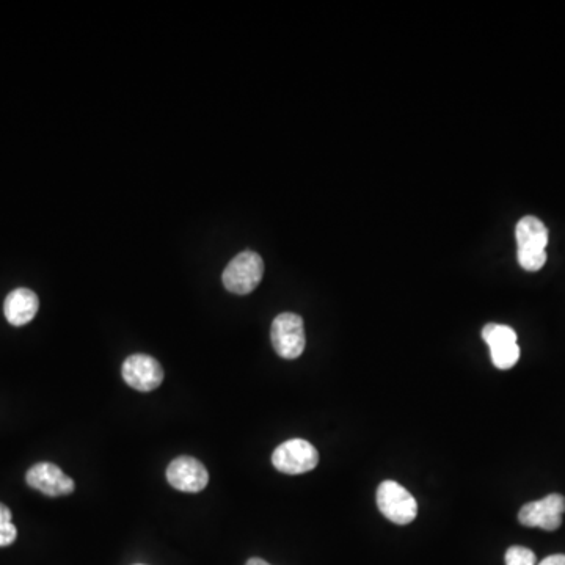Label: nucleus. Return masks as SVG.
I'll return each mask as SVG.
<instances>
[{
  "label": "nucleus",
  "instance_id": "obj_6",
  "mask_svg": "<svg viewBox=\"0 0 565 565\" xmlns=\"http://www.w3.org/2000/svg\"><path fill=\"white\" fill-rule=\"evenodd\" d=\"M565 512V498L558 493L545 496L542 500L531 501L518 512V522L528 528L556 531L561 528Z\"/></svg>",
  "mask_w": 565,
  "mask_h": 565
},
{
  "label": "nucleus",
  "instance_id": "obj_9",
  "mask_svg": "<svg viewBox=\"0 0 565 565\" xmlns=\"http://www.w3.org/2000/svg\"><path fill=\"white\" fill-rule=\"evenodd\" d=\"M26 482L32 489L51 498L70 495L76 489L73 479L66 476L55 463L40 462L33 465L26 474Z\"/></svg>",
  "mask_w": 565,
  "mask_h": 565
},
{
  "label": "nucleus",
  "instance_id": "obj_8",
  "mask_svg": "<svg viewBox=\"0 0 565 565\" xmlns=\"http://www.w3.org/2000/svg\"><path fill=\"white\" fill-rule=\"evenodd\" d=\"M167 481L179 492L198 493L206 489L209 473L205 465L194 457L181 456L167 468Z\"/></svg>",
  "mask_w": 565,
  "mask_h": 565
},
{
  "label": "nucleus",
  "instance_id": "obj_7",
  "mask_svg": "<svg viewBox=\"0 0 565 565\" xmlns=\"http://www.w3.org/2000/svg\"><path fill=\"white\" fill-rule=\"evenodd\" d=\"M121 376L129 387L148 393L161 387L164 382V369L156 358L135 354L124 360Z\"/></svg>",
  "mask_w": 565,
  "mask_h": 565
},
{
  "label": "nucleus",
  "instance_id": "obj_10",
  "mask_svg": "<svg viewBox=\"0 0 565 565\" xmlns=\"http://www.w3.org/2000/svg\"><path fill=\"white\" fill-rule=\"evenodd\" d=\"M40 300L37 294L27 288H18L8 294L4 303L7 321L15 327L29 324L37 316Z\"/></svg>",
  "mask_w": 565,
  "mask_h": 565
},
{
  "label": "nucleus",
  "instance_id": "obj_4",
  "mask_svg": "<svg viewBox=\"0 0 565 565\" xmlns=\"http://www.w3.org/2000/svg\"><path fill=\"white\" fill-rule=\"evenodd\" d=\"M270 339L275 352L285 360H296L305 350L303 319L296 313H281L272 322Z\"/></svg>",
  "mask_w": 565,
  "mask_h": 565
},
{
  "label": "nucleus",
  "instance_id": "obj_15",
  "mask_svg": "<svg viewBox=\"0 0 565 565\" xmlns=\"http://www.w3.org/2000/svg\"><path fill=\"white\" fill-rule=\"evenodd\" d=\"M537 565H565V555H551Z\"/></svg>",
  "mask_w": 565,
  "mask_h": 565
},
{
  "label": "nucleus",
  "instance_id": "obj_2",
  "mask_svg": "<svg viewBox=\"0 0 565 565\" xmlns=\"http://www.w3.org/2000/svg\"><path fill=\"white\" fill-rule=\"evenodd\" d=\"M263 275V258L258 253L247 250L234 256L225 267L222 275L223 286L237 296H247L258 288Z\"/></svg>",
  "mask_w": 565,
  "mask_h": 565
},
{
  "label": "nucleus",
  "instance_id": "obj_3",
  "mask_svg": "<svg viewBox=\"0 0 565 565\" xmlns=\"http://www.w3.org/2000/svg\"><path fill=\"white\" fill-rule=\"evenodd\" d=\"M377 506L383 517L394 525H409L418 515L415 496L401 484L383 481L377 489Z\"/></svg>",
  "mask_w": 565,
  "mask_h": 565
},
{
  "label": "nucleus",
  "instance_id": "obj_14",
  "mask_svg": "<svg viewBox=\"0 0 565 565\" xmlns=\"http://www.w3.org/2000/svg\"><path fill=\"white\" fill-rule=\"evenodd\" d=\"M534 551L525 547H511L506 551V565H537Z\"/></svg>",
  "mask_w": 565,
  "mask_h": 565
},
{
  "label": "nucleus",
  "instance_id": "obj_12",
  "mask_svg": "<svg viewBox=\"0 0 565 565\" xmlns=\"http://www.w3.org/2000/svg\"><path fill=\"white\" fill-rule=\"evenodd\" d=\"M490 357L495 368L506 369L514 368L520 358V347L518 344H506V346L493 347L490 349Z\"/></svg>",
  "mask_w": 565,
  "mask_h": 565
},
{
  "label": "nucleus",
  "instance_id": "obj_5",
  "mask_svg": "<svg viewBox=\"0 0 565 565\" xmlns=\"http://www.w3.org/2000/svg\"><path fill=\"white\" fill-rule=\"evenodd\" d=\"M272 463L280 473H308L318 467L319 452L307 440L292 438L275 449L272 454Z\"/></svg>",
  "mask_w": 565,
  "mask_h": 565
},
{
  "label": "nucleus",
  "instance_id": "obj_16",
  "mask_svg": "<svg viewBox=\"0 0 565 565\" xmlns=\"http://www.w3.org/2000/svg\"><path fill=\"white\" fill-rule=\"evenodd\" d=\"M245 565H270V564L269 562L263 561V559L252 558V559H248L247 564Z\"/></svg>",
  "mask_w": 565,
  "mask_h": 565
},
{
  "label": "nucleus",
  "instance_id": "obj_13",
  "mask_svg": "<svg viewBox=\"0 0 565 565\" xmlns=\"http://www.w3.org/2000/svg\"><path fill=\"white\" fill-rule=\"evenodd\" d=\"M18 537V529L11 523V511L0 503V547H8Z\"/></svg>",
  "mask_w": 565,
  "mask_h": 565
},
{
  "label": "nucleus",
  "instance_id": "obj_1",
  "mask_svg": "<svg viewBox=\"0 0 565 565\" xmlns=\"http://www.w3.org/2000/svg\"><path fill=\"white\" fill-rule=\"evenodd\" d=\"M518 264L528 272H537L547 263L548 230L542 220L526 216L517 223Z\"/></svg>",
  "mask_w": 565,
  "mask_h": 565
},
{
  "label": "nucleus",
  "instance_id": "obj_11",
  "mask_svg": "<svg viewBox=\"0 0 565 565\" xmlns=\"http://www.w3.org/2000/svg\"><path fill=\"white\" fill-rule=\"evenodd\" d=\"M482 339L490 349H493V347L517 343V333L509 325L487 324L482 329Z\"/></svg>",
  "mask_w": 565,
  "mask_h": 565
},
{
  "label": "nucleus",
  "instance_id": "obj_17",
  "mask_svg": "<svg viewBox=\"0 0 565 565\" xmlns=\"http://www.w3.org/2000/svg\"><path fill=\"white\" fill-rule=\"evenodd\" d=\"M137 565H142V564H137Z\"/></svg>",
  "mask_w": 565,
  "mask_h": 565
}]
</instances>
